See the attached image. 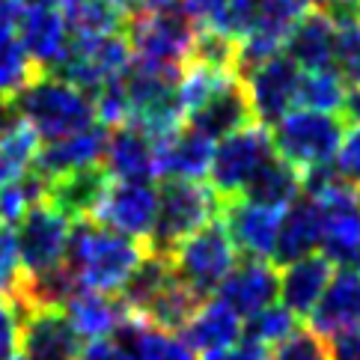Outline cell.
<instances>
[{"label":"cell","instance_id":"cell-17","mask_svg":"<svg viewBox=\"0 0 360 360\" xmlns=\"http://www.w3.org/2000/svg\"><path fill=\"white\" fill-rule=\"evenodd\" d=\"M307 319H310V328L325 340L354 328L360 321V268L340 265V271H333L325 295Z\"/></svg>","mask_w":360,"mask_h":360},{"label":"cell","instance_id":"cell-21","mask_svg":"<svg viewBox=\"0 0 360 360\" xmlns=\"http://www.w3.org/2000/svg\"><path fill=\"white\" fill-rule=\"evenodd\" d=\"M283 51L298 63L301 72L337 69V21L325 9L304 12Z\"/></svg>","mask_w":360,"mask_h":360},{"label":"cell","instance_id":"cell-49","mask_svg":"<svg viewBox=\"0 0 360 360\" xmlns=\"http://www.w3.org/2000/svg\"><path fill=\"white\" fill-rule=\"evenodd\" d=\"M15 360H24V357H15Z\"/></svg>","mask_w":360,"mask_h":360},{"label":"cell","instance_id":"cell-10","mask_svg":"<svg viewBox=\"0 0 360 360\" xmlns=\"http://www.w3.org/2000/svg\"><path fill=\"white\" fill-rule=\"evenodd\" d=\"M244 86L250 96L253 120L262 125H274L289 110L298 108V84H301V66L289 54H274L271 60L259 63L241 75Z\"/></svg>","mask_w":360,"mask_h":360},{"label":"cell","instance_id":"cell-4","mask_svg":"<svg viewBox=\"0 0 360 360\" xmlns=\"http://www.w3.org/2000/svg\"><path fill=\"white\" fill-rule=\"evenodd\" d=\"M224 200L202 179H164L158 191L155 229L146 241L152 253L170 256L191 233H197L214 217H221Z\"/></svg>","mask_w":360,"mask_h":360},{"label":"cell","instance_id":"cell-26","mask_svg":"<svg viewBox=\"0 0 360 360\" xmlns=\"http://www.w3.org/2000/svg\"><path fill=\"white\" fill-rule=\"evenodd\" d=\"M108 182H110V176L105 170V164L57 176L48 182V202L57 205V209L66 217H72V221H84V217L93 214L96 202H98Z\"/></svg>","mask_w":360,"mask_h":360},{"label":"cell","instance_id":"cell-46","mask_svg":"<svg viewBox=\"0 0 360 360\" xmlns=\"http://www.w3.org/2000/svg\"><path fill=\"white\" fill-rule=\"evenodd\" d=\"M301 4H304V6H310V9H325L328 0H301Z\"/></svg>","mask_w":360,"mask_h":360},{"label":"cell","instance_id":"cell-33","mask_svg":"<svg viewBox=\"0 0 360 360\" xmlns=\"http://www.w3.org/2000/svg\"><path fill=\"white\" fill-rule=\"evenodd\" d=\"M349 96V84L337 69H319V72H301L298 84V108L310 110H328L340 113Z\"/></svg>","mask_w":360,"mask_h":360},{"label":"cell","instance_id":"cell-25","mask_svg":"<svg viewBox=\"0 0 360 360\" xmlns=\"http://www.w3.org/2000/svg\"><path fill=\"white\" fill-rule=\"evenodd\" d=\"M179 333H182V340L194 352L205 354V352H217L238 342L244 337V325L233 307H226L221 298H214V301H202L200 310L191 316V321Z\"/></svg>","mask_w":360,"mask_h":360},{"label":"cell","instance_id":"cell-9","mask_svg":"<svg viewBox=\"0 0 360 360\" xmlns=\"http://www.w3.org/2000/svg\"><path fill=\"white\" fill-rule=\"evenodd\" d=\"M158 217V191L149 182H122V179H110L101 191L89 221L101 226L122 233L128 238L149 241L152 229H155Z\"/></svg>","mask_w":360,"mask_h":360},{"label":"cell","instance_id":"cell-34","mask_svg":"<svg viewBox=\"0 0 360 360\" xmlns=\"http://www.w3.org/2000/svg\"><path fill=\"white\" fill-rule=\"evenodd\" d=\"M42 200H48V179L36 170H27L21 179L0 188V224H18Z\"/></svg>","mask_w":360,"mask_h":360},{"label":"cell","instance_id":"cell-44","mask_svg":"<svg viewBox=\"0 0 360 360\" xmlns=\"http://www.w3.org/2000/svg\"><path fill=\"white\" fill-rule=\"evenodd\" d=\"M27 0H0V33H12L18 27V18Z\"/></svg>","mask_w":360,"mask_h":360},{"label":"cell","instance_id":"cell-14","mask_svg":"<svg viewBox=\"0 0 360 360\" xmlns=\"http://www.w3.org/2000/svg\"><path fill=\"white\" fill-rule=\"evenodd\" d=\"M185 122H188V128H194V131H200L209 140H224L226 134L256 122L248 86H244L241 75H229L197 110L188 113Z\"/></svg>","mask_w":360,"mask_h":360},{"label":"cell","instance_id":"cell-42","mask_svg":"<svg viewBox=\"0 0 360 360\" xmlns=\"http://www.w3.org/2000/svg\"><path fill=\"white\" fill-rule=\"evenodd\" d=\"M330 360H360V321L330 337Z\"/></svg>","mask_w":360,"mask_h":360},{"label":"cell","instance_id":"cell-6","mask_svg":"<svg viewBox=\"0 0 360 360\" xmlns=\"http://www.w3.org/2000/svg\"><path fill=\"white\" fill-rule=\"evenodd\" d=\"M170 262L179 280L188 283L200 298H209L214 289H221V283L236 268L238 248L229 238L226 224L214 217L179 244L170 253Z\"/></svg>","mask_w":360,"mask_h":360},{"label":"cell","instance_id":"cell-5","mask_svg":"<svg viewBox=\"0 0 360 360\" xmlns=\"http://www.w3.org/2000/svg\"><path fill=\"white\" fill-rule=\"evenodd\" d=\"M271 137L277 155L286 158L304 176L316 167H328L337 161L345 137V120L340 113L298 108L274 122Z\"/></svg>","mask_w":360,"mask_h":360},{"label":"cell","instance_id":"cell-27","mask_svg":"<svg viewBox=\"0 0 360 360\" xmlns=\"http://www.w3.org/2000/svg\"><path fill=\"white\" fill-rule=\"evenodd\" d=\"M182 9L197 30H212L241 42L256 21L259 0H182Z\"/></svg>","mask_w":360,"mask_h":360},{"label":"cell","instance_id":"cell-20","mask_svg":"<svg viewBox=\"0 0 360 360\" xmlns=\"http://www.w3.org/2000/svg\"><path fill=\"white\" fill-rule=\"evenodd\" d=\"M214 155V140L194 128H179L176 134L155 143V176L161 179H205Z\"/></svg>","mask_w":360,"mask_h":360},{"label":"cell","instance_id":"cell-13","mask_svg":"<svg viewBox=\"0 0 360 360\" xmlns=\"http://www.w3.org/2000/svg\"><path fill=\"white\" fill-rule=\"evenodd\" d=\"M283 212L286 209H274V205H256L248 200H229L224 202L221 221L229 229V238L236 241V248L256 259H271L274 262V248H277V236H280V224H283Z\"/></svg>","mask_w":360,"mask_h":360},{"label":"cell","instance_id":"cell-23","mask_svg":"<svg viewBox=\"0 0 360 360\" xmlns=\"http://www.w3.org/2000/svg\"><path fill=\"white\" fill-rule=\"evenodd\" d=\"M113 337L131 360H197V352L179 333L152 325L134 310L125 316Z\"/></svg>","mask_w":360,"mask_h":360},{"label":"cell","instance_id":"cell-32","mask_svg":"<svg viewBox=\"0 0 360 360\" xmlns=\"http://www.w3.org/2000/svg\"><path fill=\"white\" fill-rule=\"evenodd\" d=\"M39 75L15 30L0 33V98H18Z\"/></svg>","mask_w":360,"mask_h":360},{"label":"cell","instance_id":"cell-41","mask_svg":"<svg viewBox=\"0 0 360 360\" xmlns=\"http://www.w3.org/2000/svg\"><path fill=\"white\" fill-rule=\"evenodd\" d=\"M202 360H271V349L256 340L241 337L238 342L226 345V349H217V352H205Z\"/></svg>","mask_w":360,"mask_h":360},{"label":"cell","instance_id":"cell-45","mask_svg":"<svg viewBox=\"0 0 360 360\" xmlns=\"http://www.w3.org/2000/svg\"><path fill=\"white\" fill-rule=\"evenodd\" d=\"M342 117L352 120L354 125H360V84L349 86V96H345V105H342Z\"/></svg>","mask_w":360,"mask_h":360},{"label":"cell","instance_id":"cell-37","mask_svg":"<svg viewBox=\"0 0 360 360\" xmlns=\"http://www.w3.org/2000/svg\"><path fill=\"white\" fill-rule=\"evenodd\" d=\"M337 72L345 84H360V18L337 24Z\"/></svg>","mask_w":360,"mask_h":360},{"label":"cell","instance_id":"cell-15","mask_svg":"<svg viewBox=\"0 0 360 360\" xmlns=\"http://www.w3.org/2000/svg\"><path fill=\"white\" fill-rule=\"evenodd\" d=\"M108 140H110V125L93 122L78 134H69L63 140L45 143L33 161V170L42 173L51 182V179H57V176L86 170V167H98V164H105Z\"/></svg>","mask_w":360,"mask_h":360},{"label":"cell","instance_id":"cell-8","mask_svg":"<svg viewBox=\"0 0 360 360\" xmlns=\"http://www.w3.org/2000/svg\"><path fill=\"white\" fill-rule=\"evenodd\" d=\"M72 226H75L72 217H66L48 200L33 205L18 221V233H15L24 274H42L66 262Z\"/></svg>","mask_w":360,"mask_h":360},{"label":"cell","instance_id":"cell-1","mask_svg":"<svg viewBox=\"0 0 360 360\" xmlns=\"http://www.w3.org/2000/svg\"><path fill=\"white\" fill-rule=\"evenodd\" d=\"M146 253H149L146 241L113 233V229L84 217V221H75L72 226L66 265L81 289L120 295L128 277L146 259Z\"/></svg>","mask_w":360,"mask_h":360},{"label":"cell","instance_id":"cell-19","mask_svg":"<svg viewBox=\"0 0 360 360\" xmlns=\"http://www.w3.org/2000/svg\"><path fill=\"white\" fill-rule=\"evenodd\" d=\"M105 170L122 182H152L155 179V140L134 122H122L110 131Z\"/></svg>","mask_w":360,"mask_h":360},{"label":"cell","instance_id":"cell-28","mask_svg":"<svg viewBox=\"0 0 360 360\" xmlns=\"http://www.w3.org/2000/svg\"><path fill=\"white\" fill-rule=\"evenodd\" d=\"M301 188H304V176L286 158H280L274 149V155L256 170L248 188L241 191V200L256 205H274V209H289L298 200Z\"/></svg>","mask_w":360,"mask_h":360},{"label":"cell","instance_id":"cell-43","mask_svg":"<svg viewBox=\"0 0 360 360\" xmlns=\"http://www.w3.org/2000/svg\"><path fill=\"white\" fill-rule=\"evenodd\" d=\"M78 360H131V357H128V352L117 340L113 342L110 340H89L81 349Z\"/></svg>","mask_w":360,"mask_h":360},{"label":"cell","instance_id":"cell-18","mask_svg":"<svg viewBox=\"0 0 360 360\" xmlns=\"http://www.w3.org/2000/svg\"><path fill=\"white\" fill-rule=\"evenodd\" d=\"M321 233H325V212H321L319 200H313L310 194L298 197L283 212L274 265H289L295 259L316 253L321 248Z\"/></svg>","mask_w":360,"mask_h":360},{"label":"cell","instance_id":"cell-48","mask_svg":"<svg viewBox=\"0 0 360 360\" xmlns=\"http://www.w3.org/2000/svg\"><path fill=\"white\" fill-rule=\"evenodd\" d=\"M30 4H48V6H60L63 0H30Z\"/></svg>","mask_w":360,"mask_h":360},{"label":"cell","instance_id":"cell-29","mask_svg":"<svg viewBox=\"0 0 360 360\" xmlns=\"http://www.w3.org/2000/svg\"><path fill=\"white\" fill-rule=\"evenodd\" d=\"M63 18L72 39H96V36L122 33L128 9L113 0H63Z\"/></svg>","mask_w":360,"mask_h":360},{"label":"cell","instance_id":"cell-2","mask_svg":"<svg viewBox=\"0 0 360 360\" xmlns=\"http://www.w3.org/2000/svg\"><path fill=\"white\" fill-rule=\"evenodd\" d=\"M24 122L33 125L39 140H63L78 134L93 122H98L96 101L75 84L57 78V75H39L24 93L15 98Z\"/></svg>","mask_w":360,"mask_h":360},{"label":"cell","instance_id":"cell-35","mask_svg":"<svg viewBox=\"0 0 360 360\" xmlns=\"http://www.w3.org/2000/svg\"><path fill=\"white\" fill-rule=\"evenodd\" d=\"M295 330H298V316L283 304L265 307V310H259L244 321V337L262 342V345H277L286 337H292Z\"/></svg>","mask_w":360,"mask_h":360},{"label":"cell","instance_id":"cell-47","mask_svg":"<svg viewBox=\"0 0 360 360\" xmlns=\"http://www.w3.org/2000/svg\"><path fill=\"white\" fill-rule=\"evenodd\" d=\"M113 4H120V6H125V9H131V6H137V0H113Z\"/></svg>","mask_w":360,"mask_h":360},{"label":"cell","instance_id":"cell-30","mask_svg":"<svg viewBox=\"0 0 360 360\" xmlns=\"http://www.w3.org/2000/svg\"><path fill=\"white\" fill-rule=\"evenodd\" d=\"M205 298H200V295L188 286V283H182L179 277H173L170 283L164 286V292L158 295L155 301H152L149 307L140 316L149 319L152 325H158L164 330H182L191 316H194L200 310V304Z\"/></svg>","mask_w":360,"mask_h":360},{"label":"cell","instance_id":"cell-11","mask_svg":"<svg viewBox=\"0 0 360 360\" xmlns=\"http://www.w3.org/2000/svg\"><path fill=\"white\" fill-rule=\"evenodd\" d=\"M21 313L18 349L24 360H78L81 333L75 330L63 307H33Z\"/></svg>","mask_w":360,"mask_h":360},{"label":"cell","instance_id":"cell-38","mask_svg":"<svg viewBox=\"0 0 360 360\" xmlns=\"http://www.w3.org/2000/svg\"><path fill=\"white\" fill-rule=\"evenodd\" d=\"M21 256H18V241L9 224H0V298H12L21 283Z\"/></svg>","mask_w":360,"mask_h":360},{"label":"cell","instance_id":"cell-22","mask_svg":"<svg viewBox=\"0 0 360 360\" xmlns=\"http://www.w3.org/2000/svg\"><path fill=\"white\" fill-rule=\"evenodd\" d=\"M333 265L325 253H310L304 259H295L289 265H283L280 271V304L289 307V310L307 319L313 313V307L319 304V298L325 295L328 283L333 277Z\"/></svg>","mask_w":360,"mask_h":360},{"label":"cell","instance_id":"cell-7","mask_svg":"<svg viewBox=\"0 0 360 360\" xmlns=\"http://www.w3.org/2000/svg\"><path fill=\"white\" fill-rule=\"evenodd\" d=\"M271 155H274L271 128L262 122L244 125L238 131L226 134L224 140H217L212 167H209V179H212L209 185L217 191V197L224 202L236 200L256 176V170Z\"/></svg>","mask_w":360,"mask_h":360},{"label":"cell","instance_id":"cell-16","mask_svg":"<svg viewBox=\"0 0 360 360\" xmlns=\"http://www.w3.org/2000/svg\"><path fill=\"white\" fill-rule=\"evenodd\" d=\"M226 307L241 316V319H250L256 316L265 307L277 304L280 298V271L271 259H256V256H248L241 265H236L229 277L221 283L217 289Z\"/></svg>","mask_w":360,"mask_h":360},{"label":"cell","instance_id":"cell-36","mask_svg":"<svg viewBox=\"0 0 360 360\" xmlns=\"http://www.w3.org/2000/svg\"><path fill=\"white\" fill-rule=\"evenodd\" d=\"M271 360H330V342L319 337L313 328H298L292 337L274 345Z\"/></svg>","mask_w":360,"mask_h":360},{"label":"cell","instance_id":"cell-40","mask_svg":"<svg viewBox=\"0 0 360 360\" xmlns=\"http://www.w3.org/2000/svg\"><path fill=\"white\" fill-rule=\"evenodd\" d=\"M337 170L349 179V182H357L360 185V125L349 128L342 137V146L337 152Z\"/></svg>","mask_w":360,"mask_h":360},{"label":"cell","instance_id":"cell-12","mask_svg":"<svg viewBox=\"0 0 360 360\" xmlns=\"http://www.w3.org/2000/svg\"><path fill=\"white\" fill-rule=\"evenodd\" d=\"M15 30H18L24 51L30 54V60L36 63V69L42 75L60 69V63L66 60L69 45H72L63 9L48 6V4H30L27 0Z\"/></svg>","mask_w":360,"mask_h":360},{"label":"cell","instance_id":"cell-39","mask_svg":"<svg viewBox=\"0 0 360 360\" xmlns=\"http://www.w3.org/2000/svg\"><path fill=\"white\" fill-rule=\"evenodd\" d=\"M21 337V313L12 298H0V360H15Z\"/></svg>","mask_w":360,"mask_h":360},{"label":"cell","instance_id":"cell-31","mask_svg":"<svg viewBox=\"0 0 360 360\" xmlns=\"http://www.w3.org/2000/svg\"><path fill=\"white\" fill-rule=\"evenodd\" d=\"M36 155H39V134L30 122L18 120L9 131L0 134V188L33 170Z\"/></svg>","mask_w":360,"mask_h":360},{"label":"cell","instance_id":"cell-3","mask_svg":"<svg viewBox=\"0 0 360 360\" xmlns=\"http://www.w3.org/2000/svg\"><path fill=\"white\" fill-rule=\"evenodd\" d=\"M197 24L182 6L170 9H137L125 21V36L131 57L143 66H155L182 75L197 42Z\"/></svg>","mask_w":360,"mask_h":360},{"label":"cell","instance_id":"cell-24","mask_svg":"<svg viewBox=\"0 0 360 360\" xmlns=\"http://www.w3.org/2000/svg\"><path fill=\"white\" fill-rule=\"evenodd\" d=\"M66 316L75 325V330L84 340H108L117 333V328L125 321V316L131 313L120 295H105L96 289H78L66 301Z\"/></svg>","mask_w":360,"mask_h":360}]
</instances>
